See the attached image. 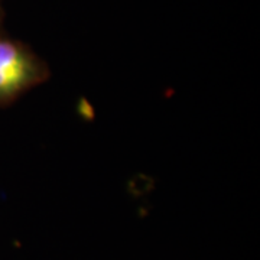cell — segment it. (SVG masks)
<instances>
[{"instance_id": "obj_1", "label": "cell", "mask_w": 260, "mask_h": 260, "mask_svg": "<svg viewBox=\"0 0 260 260\" xmlns=\"http://www.w3.org/2000/svg\"><path fill=\"white\" fill-rule=\"evenodd\" d=\"M48 74L47 64L30 48L0 34V107L44 83Z\"/></svg>"}, {"instance_id": "obj_2", "label": "cell", "mask_w": 260, "mask_h": 260, "mask_svg": "<svg viewBox=\"0 0 260 260\" xmlns=\"http://www.w3.org/2000/svg\"><path fill=\"white\" fill-rule=\"evenodd\" d=\"M0 19H2V12H0Z\"/></svg>"}]
</instances>
